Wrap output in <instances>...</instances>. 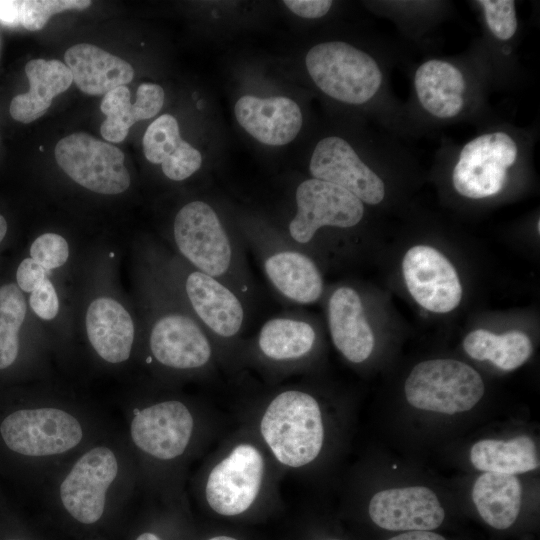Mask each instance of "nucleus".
<instances>
[{"instance_id":"393cba45","label":"nucleus","mask_w":540,"mask_h":540,"mask_svg":"<svg viewBox=\"0 0 540 540\" xmlns=\"http://www.w3.org/2000/svg\"><path fill=\"white\" fill-rule=\"evenodd\" d=\"M25 73L30 89L12 99L10 115L16 121L30 123L48 110L55 96L70 87L73 78L69 68L58 60H30Z\"/></svg>"},{"instance_id":"f3484780","label":"nucleus","mask_w":540,"mask_h":540,"mask_svg":"<svg viewBox=\"0 0 540 540\" xmlns=\"http://www.w3.org/2000/svg\"><path fill=\"white\" fill-rule=\"evenodd\" d=\"M309 172L312 178L344 188L364 204L377 205L385 197L383 180L338 136L325 137L316 144Z\"/></svg>"},{"instance_id":"4c0bfd02","label":"nucleus","mask_w":540,"mask_h":540,"mask_svg":"<svg viewBox=\"0 0 540 540\" xmlns=\"http://www.w3.org/2000/svg\"><path fill=\"white\" fill-rule=\"evenodd\" d=\"M21 5L19 0H0V23L7 27L20 25Z\"/></svg>"},{"instance_id":"423d86ee","label":"nucleus","mask_w":540,"mask_h":540,"mask_svg":"<svg viewBox=\"0 0 540 540\" xmlns=\"http://www.w3.org/2000/svg\"><path fill=\"white\" fill-rule=\"evenodd\" d=\"M305 65L315 85L330 98L352 105L373 99L380 90L383 73L367 52L343 41L314 45Z\"/></svg>"},{"instance_id":"9d476101","label":"nucleus","mask_w":540,"mask_h":540,"mask_svg":"<svg viewBox=\"0 0 540 540\" xmlns=\"http://www.w3.org/2000/svg\"><path fill=\"white\" fill-rule=\"evenodd\" d=\"M174 309L161 313L151 326L148 345L152 358L173 371L214 373L223 366L215 345L189 310Z\"/></svg>"},{"instance_id":"bb28decb","label":"nucleus","mask_w":540,"mask_h":540,"mask_svg":"<svg viewBox=\"0 0 540 540\" xmlns=\"http://www.w3.org/2000/svg\"><path fill=\"white\" fill-rule=\"evenodd\" d=\"M472 465L481 471L515 475L539 467L534 441L521 435L510 439H485L476 442L470 451Z\"/></svg>"},{"instance_id":"f03ea898","label":"nucleus","mask_w":540,"mask_h":540,"mask_svg":"<svg viewBox=\"0 0 540 540\" xmlns=\"http://www.w3.org/2000/svg\"><path fill=\"white\" fill-rule=\"evenodd\" d=\"M256 436L273 462L299 470L320 455L325 440L321 406L310 392L296 385L282 387L263 402Z\"/></svg>"},{"instance_id":"2eb2a0df","label":"nucleus","mask_w":540,"mask_h":540,"mask_svg":"<svg viewBox=\"0 0 540 540\" xmlns=\"http://www.w3.org/2000/svg\"><path fill=\"white\" fill-rule=\"evenodd\" d=\"M118 471V459L111 448L99 445L87 450L75 461L59 486L65 510L82 524L100 520L108 490Z\"/></svg>"},{"instance_id":"b1692460","label":"nucleus","mask_w":540,"mask_h":540,"mask_svg":"<svg viewBox=\"0 0 540 540\" xmlns=\"http://www.w3.org/2000/svg\"><path fill=\"white\" fill-rule=\"evenodd\" d=\"M64 59L73 82L89 95H105L125 86L134 77V70L128 62L92 44L70 47Z\"/></svg>"},{"instance_id":"e433bc0d","label":"nucleus","mask_w":540,"mask_h":540,"mask_svg":"<svg viewBox=\"0 0 540 540\" xmlns=\"http://www.w3.org/2000/svg\"><path fill=\"white\" fill-rule=\"evenodd\" d=\"M283 3L292 13L305 19L325 16L333 5L330 0H285Z\"/></svg>"},{"instance_id":"dca6fc26","label":"nucleus","mask_w":540,"mask_h":540,"mask_svg":"<svg viewBox=\"0 0 540 540\" xmlns=\"http://www.w3.org/2000/svg\"><path fill=\"white\" fill-rule=\"evenodd\" d=\"M403 277L413 299L435 313L454 310L462 299V286L451 262L427 245L410 248L402 261Z\"/></svg>"},{"instance_id":"2f4dec72","label":"nucleus","mask_w":540,"mask_h":540,"mask_svg":"<svg viewBox=\"0 0 540 540\" xmlns=\"http://www.w3.org/2000/svg\"><path fill=\"white\" fill-rule=\"evenodd\" d=\"M484 19L490 33L500 41L512 39L518 30L515 2L511 0H481Z\"/></svg>"},{"instance_id":"39448f33","label":"nucleus","mask_w":540,"mask_h":540,"mask_svg":"<svg viewBox=\"0 0 540 540\" xmlns=\"http://www.w3.org/2000/svg\"><path fill=\"white\" fill-rule=\"evenodd\" d=\"M186 269L179 287L187 308L215 345L223 366H238L249 304L220 280L189 264Z\"/></svg>"},{"instance_id":"1a4fd4ad","label":"nucleus","mask_w":540,"mask_h":540,"mask_svg":"<svg viewBox=\"0 0 540 540\" xmlns=\"http://www.w3.org/2000/svg\"><path fill=\"white\" fill-rule=\"evenodd\" d=\"M405 396L413 407L445 414L466 412L483 397L484 382L471 366L454 359L417 364L408 375Z\"/></svg>"},{"instance_id":"7c9ffc66","label":"nucleus","mask_w":540,"mask_h":540,"mask_svg":"<svg viewBox=\"0 0 540 540\" xmlns=\"http://www.w3.org/2000/svg\"><path fill=\"white\" fill-rule=\"evenodd\" d=\"M90 0H25L21 5V25L30 31L42 29L49 18L65 10H83Z\"/></svg>"},{"instance_id":"58836bf2","label":"nucleus","mask_w":540,"mask_h":540,"mask_svg":"<svg viewBox=\"0 0 540 540\" xmlns=\"http://www.w3.org/2000/svg\"><path fill=\"white\" fill-rule=\"evenodd\" d=\"M388 540H446L443 536L431 531H408Z\"/></svg>"},{"instance_id":"72a5a7b5","label":"nucleus","mask_w":540,"mask_h":540,"mask_svg":"<svg viewBox=\"0 0 540 540\" xmlns=\"http://www.w3.org/2000/svg\"><path fill=\"white\" fill-rule=\"evenodd\" d=\"M164 90L154 83H142L136 92V100L133 103L138 121L156 116L164 104Z\"/></svg>"},{"instance_id":"0eeeda50","label":"nucleus","mask_w":540,"mask_h":540,"mask_svg":"<svg viewBox=\"0 0 540 540\" xmlns=\"http://www.w3.org/2000/svg\"><path fill=\"white\" fill-rule=\"evenodd\" d=\"M317 344V328L309 318L296 310L283 312L244 340L239 365H251L270 378H284L304 366Z\"/></svg>"},{"instance_id":"f257e3e1","label":"nucleus","mask_w":540,"mask_h":540,"mask_svg":"<svg viewBox=\"0 0 540 540\" xmlns=\"http://www.w3.org/2000/svg\"><path fill=\"white\" fill-rule=\"evenodd\" d=\"M173 240L187 264L220 280L248 304L252 301L255 284L246 245L240 231L227 227L211 204L193 200L182 206L174 217Z\"/></svg>"},{"instance_id":"20e7f679","label":"nucleus","mask_w":540,"mask_h":540,"mask_svg":"<svg viewBox=\"0 0 540 540\" xmlns=\"http://www.w3.org/2000/svg\"><path fill=\"white\" fill-rule=\"evenodd\" d=\"M242 239L259 261L274 291L286 302L309 305L324 292L321 270L307 252L292 243L278 228L244 223Z\"/></svg>"},{"instance_id":"ea45409f","label":"nucleus","mask_w":540,"mask_h":540,"mask_svg":"<svg viewBox=\"0 0 540 540\" xmlns=\"http://www.w3.org/2000/svg\"><path fill=\"white\" fill-rule=\"evenodd\" d=\"M135 540H162L158 535L151 532L140 534Z\"/></svg>"},{"instance_id":"cd10ccee","label":"nucleus","mask_w":540,"mask_h":540,"mask_svg":"<svg viewBox=\"0 0 540 540\" xmlns=\"http://www.w3.org/2000/svg\"><path fill=\"white\" fill-rule=\"evenodd\" d=\"M463 348L471 358L489 360L505 371L520 367L532 353L530 338L521 331L497 335L486 329H477L464 338Z\"/></svg>"},{"instance_id":"9b49d317","label":"nucleus","mask_w":540,"mask_h":540,"mask_svg":"<svg viewBox=\"0 0 540 540\" xmlns=\"http://www.w3.org/2000/svg\"><path fill=\"white\" fill-rule=\"evenodd\" d=\"M7 447L29 457H52L76 448L84 428L71 413L55 407L21 409L9 414L0 425Z\"/></svg>"},{"instance_id":"a878e982","label":"nucleus","mask_w":540,"mask_h":540,"mask_svg":"<svg viewBox=\"0 0 540 540\" xmlns=\"http://www.w3.org/2000/svg\"><path fill=\"white\" fill-rule=\"evenodd\" d=\"M472 499L482 519L496 529H507L521 508L522 487L515 475L484 472L474 483Z\"/></svg>"},{"instance_id":"c85d7f7f","label":"nucleus","mask_w":540,"mask_h":540,"mask_svg":"<svg viewBox=\"0 0 540 540\" xmlns=\"http://www.w3.org/2000/svg\"><path fill=\"white\" fill-rule=\"evenodd\" d=\"M26 301L16 284L0 287V369L12 365L19 352V330L26 315Z\"/></svg>"},{"instance_id":"c756f323","label":"nucleus","mask_w":540,"mask_h":540,"mask_svg":"<svg viewBox=\"0 0 540 540\" xmlns=\"http://www.w3.org/2000/svg\"><path fill=\"white\" fill-rule=\"evenodd\" d=\"M100 109L106 115L100 127L101 135L110 142L123 141L130 127L138 121L134 104L130 101V91L126 86L106 93Z\"/></svg>"},{"instance_id":"aec40b11","label":"nucleus","mask_w":540,"mask_h":540,"mask_svg":"<svg viewBox=\"0 0 540 540\" xmlns=\"http://www.w3.org/2000/svg\"><path fill=\"white\" fill-rule=\"evenodd\" d=\"M234 113L238 124L249 135L270 146L293 141L303 123L299 105L285 96L244 95L236 101Z\"/></svg>"},{"instance_id":"f704fd0d","label":"nucleus","mask_w":540,"mask_h":540,"mask_svg":"<svg viewBox=\"0 0 540 540\" xmlns=\"http://www.w3.org/2000/svg\"><path fill=\"white\" fill-rule=\"evenodd\" d=\"M29 304L34 313L44 320L53 319L59 311V300L52 282L44 279L32 292Z\"/></svg>"},{"instance_id":"7ed1b4c3","label":"nucleus","mask_w":540,"mask_h":540,"mask_svg":"<svg viewBox=\"0 0 540 540\" xmlns=\"http://www.w3.org/2000/svg\"><path fill=\"white\" fill-rule=\"evenodd\" d=\"M273 462L257 436L235 439L206 471L202 493L218 515L235 517L266 495Z\"/></svg>"},{"instance_id":"4be33fe9","label":"nucleus","mask_w":540,"mask_h":540,"mask_svg":"<svg viewBox=\"0 0 540 540\" xmlns=\"http://www.w3.org/2000/svg\"><path fill=\"white\" fill-rule=\"evenodd\" d=\"M86 331L90 344L106 362L126 361L134 342V323L128 311L110 297L93 300L86 312Z\"/></svg>"},{"instance_id":"ddd939ff","label":"nucleus","mask_w":540,"mask_h":540,"mask_svg":"<svg viewBox=\"0 0 540 540\" xmlns=\"http://www.w3.org/2000/svg\"><path fill=\"white\" fill-rule=\"evenodd\" d=\"M198 431V419L189 405L178 399L161 400L136 410L130 422L135 447L157 462L180 459Z\"/></svg>"},{"instance_id":"4468645a","label":"nucleus","mask_w":540,"mask_h":540,"mask_svg":"<svg viewBox=\"0 0 540 540\" xmlns=\"http://www.w3.org/2000/svg\"><path fill=\"white\" fill-rule=\"evenodd\" d=\"M55 158L72 180L93 192L114 195L130 186L123 152L87 133H73L59 140Z\"/></svg>"},{"instance_id":"5701e85b","label":"nucleus","mask_w":540,"mask_h":540,"mask_svg":"<svg viewBox=\"0 0 540 540\" xmlns=\"http://www.w3.org/2000/svg\"><path fill=\"white\" fill-rule=\"evenodd\" d=\"M143 151L152 164H160L164 175L173 181H183L202 165V155L181 138L179 124L170 114L156 118L143 136Z\"/></svg>"},{"instance_id":"79ce46f5","label":"nucleus","mask_w":540,"mask_h":540,"mask_svg":"<svg viewBox=\"0 0 540 540\" xmlns=\"http://www.w3.org/2000/svg\"><path fill=\"white\" fill-rule=\"evenodd\" d=\"M208 540H238V539L231 536L218 535V536L211 537Z\"/></svg>"},{"instance_id":"6ab92c4d","label":"nucleus","mask_w":540,"mask_h":540,"mask_svg":"<svg viewBox=\"0 0 540 540\" xmlns=\"http://www.w3.org/2000/svg\"><path fill=\"white\" fill-rule=\"evenodd\" d=\"M326 308L336 349L351 363L366 361L373 352L375 337L359 292L348 285L339 286L330 293Z\"/></svg>"},{"instance_id":"37998d69","label":"nucleus","mask_w":540,"mask_h":540,"mask_svg":"<svg viewBox=\"0 0 540 540\" xmlns=\"http://www.w3.org/2000/svg\"><path fill=\"white\" fill-rule=\"evenodd\" d=\"M11 540H18V539H11Z\"/></svg>"},{"instance_id":"412c9836","label":"nucleus","mask_w":540,"mask_h":540,"mask_svg":"<svg viewBox=\"0 0 540 540\" xmlns=\"http://www.w3.org/2000/svg\"><path fill=\"white\" fill-rule=\"evenodd\" d=\"M413 83L418 102L428 114L448 120L463 111L466 79L453 63L442 59L427 60L416 69Z\"/></svg>"},{"instance_id":"c9c22d12","label":"nucleus","mask_w":540,"mask_h":540,"mask_svg":"<svg viewBox=\"0 0 540 540\" xmlns=\"http://www.w3.org/2000/svg\"><path fill=\"white\" fill-rule=\"evenodd\" d=\"M49 270L34 261L31 257L24 259L18 266L16 279L18 287L25 292H32L44 279Z\"/></svg>"},{"instance_id":"473e14b6","label":"nucleus","mask_w":540,"mask_h":540,"mask_svg":"<svg viewBox=\"0 0 540 540\" xmlns=\"http://www.w3.org/2000/svg\"><path fill=\"white\" fill-rule=\"evenodd\" d=\"M31 258L47 270L61 267L69 257L67 241L55 233H45L30 247Z\"/></svg>"},{"instance_id":"f8f14e48","label":"nucleus","mask_w":540,"mask_h":540,"mask_svg":"<svg viewBox=\"0 0 540 540\" xmlns=\"http://www.w3.org/2000/svg\"><path fill=\"white\" fill-rule=\"evenodd\" d=\"M519 146L505 131L483 133L460 150L452 172L453 187L470 199H482L500 193L507 181L508 169L517 161Z\"/></svg>"},{"instance_id":"a19ab883","label":"nucleus","mask_w":540,"mask_h":540,"mask_svg":"<svg viewBox=\"0 0 540 540\" xmlns=\"http://www.w3.org/2000/svg\"><path fill=\"white\" fill-rule=\"evenodd\" d=\"M6 232H7V222L5 218L2 215H0V242L5 237Z\"/></svg>"},{"instance_id":"6e6552de","label":"nucleus","mask_w":540,"mask_h":540,"mask_svg":"<svg viewBox=\"0 0 540 540\" xmlns=\"http://www.w3.org/2000/svg\"><path fill=\"white\" fill-rule=\"evenodd\" d=\"M294 201V215L278 230L310 256L322 230L351 229L362 221L365 211L364 203L349 191L315 178L299 183Z\"/></svg>"},{"instance_id":"a211bd4d","label":"nucleus","mask_w":540,"mask_h":540,"mask_svg":"<svg viewBox=\"0 0 540 540\" xmlns=\"http://www.w3.org/2000/svg\"><path fill=\"white\" fill-rule=\"evenodd\" d=\"M368 512L376 525L390 531H430L439 527L445 517L436 494L424 486L377 492Z\"/></svg>"}]
</instances>
